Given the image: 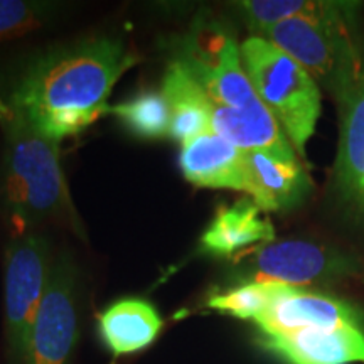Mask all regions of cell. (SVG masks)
<instances>
[{
    "mask_svg": "<svg viewBox=\"0 0 364 364\" xmlns=\"http://www.w3.org/2000/svg\"><path fill=\"white\" fill-rule=\"evenodd\" d=\"M139 63L117 36H97L36 58L7 100L44 135L61 142L107 115L113 86Z\"/></svg>",
    "mask_w": 364,
    "mask_h": 364,
    "instance_id": "6da1fadb",
    "label": "cell"
},
{
    "mask_svg": "<svg viewBox=\"0 0 364 364\" xmlns=\"http://www.w3.org/2000/svg\"><path fill=\"white\" fill-rule=\"evenodd\" d=\"M4 135L0 199L14 236L33 233L44 221H58L85 238L59 159V142L44 135L0 97Z\"/></svg>",
    "mask_w": 364,
    "mask_h": 364,
    "instance_id": "7a4b0ae2",
    "label": "cell"
},
{
    "mask_svg": "<svg viewBox=\"0 0 364 364\" xmlns=\"http://www.w3.org/2000/svg\"><path fill=\"white\" fill-rule=\"evenodd\" d=\"M240 53L257 97L284 130L295 154L306 159V145L322 113L321 88L297 61L260 36L245 39Z\"/></svg>",
    "mask_w": 364,
    "mask_h": 364,
    "instance_id": "3957f363",
    "label": "cell"
},
{
    "mask_svg": "<svg viewBox=\"0 0 364 364\" xmlns=\"http://www.w3.org/2000/svg\"><path fill=\"white\" fill-rule=\"evenodd\" d=\"M253 36L289 54L336 102L351 88L364 68V54L354 43L353 26L290 19Z\"/></svg>",
    "mask_w": 364,
    "mask_h": 364,
    "instance_id": "277c9868",
    "label": "cell"
},
{
    "mask_svg": "<svg viewBox=\"0 0 364 364\" xmlns=\"http://www.w3.org/2000/svg\"><path fill=\"white\" fill-rule=\"evenodd\" d=\"M54 260L51 243L39 233L14 236L6 248V341L11 364H26L31 329L41 306Z\"/></svg>",
    "mask_w": 364,
    "mask_h": 364,
    "instance_id": "5b68a950",
    "label": "cell"
},
{
    "mask_svg": "<svg viewBox=\"0 0 364 364\" xmlns=\"http://www.w3.org/2000/svg\"><path fill=\"white\" fill-rule=\"evenodd\" d=\"M177 61L215 103L238 110L265 107L250 83L240 46L220 26L199 27L191 33Z\"/></svg>",
    "mask_w": 364,
    "mask_h": 364,
    "instance_id": "8992f818",
    "label": "cell"
},
{
    "mask_svg": "<svg viewBox=\"0 0 364 364\" xmlns=\"http://www.w3.org/2000/svg\"><path fill=\"white\" fill-rule=\"evenodd\" d=\"M78 339L76 267L71 255L54 258L51 280L31 329L26 364H68Z\"/></svg>",
    "mask_w": 364,
    "mask_h": 364,
    "instance_id": "52a82bcc",
    "label": "cell"
},
{
    "mask_svg": "<svg viewBox=\"0 0 364 364\" xmlns=\"http://www.w3.org/2000/svg\"><path fill=\"white\" fill-rule=\"evenodd\" d=\"M245 284H280L294 289L316 284L338 270L329 252L311 241L282 240L240 255Z\"/></svg>",
    "mask_w": 364,
    "mask_h": 364,
    "instance_id": "ba28073f",
    "label": "cell"
},
{
    "mask_svg": "<svg viewBox=\"0 0 364 364\" xmlns=\"http://www.w3.org/2000/svg\"><path fill=\"white\" fill-rule=\"evenodd\" d=\"M253 322L263 338H268L299 329L361 327V316L343 300L307 292L306 289L285 287L270 307Z\"/></svg>",
    "mask_w": 364,
    "mask_h": 364,
    "instance_id": "9c48e42d",
    "label": "cell"
},
{
    "mask_svg": "<svg viewBox=\"0 0 364 364\" xmlns=\"http://www.w3.org/2000/svg\"><path fill=\"white\" fill-rule=\"evenodd\" d=\"M263 344L287 364H364L363 327L299 329L268 336Z\"/></svg>",
    "mask_w": 364,
    "mask_h": 364,
    "instance_id": "30bf717a",
    "label": "cell"
},
{
    "mask_svg": "<svg viewBox=\"0 0 364 364\" xmlns=\"http://www.w3.org/2000/svg\"><path fill=\"white\" fill-rule=\"evenodd\" d=\"M179 166L186 181L198 188L235 189L248 194L245 152L213 132L182 145Z\"/></svg>",
    "mask_w": 364,
    "mask_h": 364,
    "instance_id": "8fae6325",
    "label": "cell"
},
{
    "mask_svg": "<svg viewBox=\"0 0 364 364\" xmlns=\"http://www.w3.org/2000/svg\"><path fill=\"white\" fill-rule=\"evenodd\" d=\"M209 120L213 134L243 152H265L284 161H299L284 130L265 107L238 110L209 100Z\"/></svg>",
    "mask_w": 364,
    "mask_h": 364,
    "instance_id": "7c38bea8",
    "label": "cell"
},
{
    "mask_svg": "<svg viewBox=\"0 0 364 364\" xmlns=\"http://www.w3.org/2000/svg\"><path fill=\"white\" fill-rule=\"evenodd\" d=\"M248 194L262 211H282L302 201L311 179L299 161H284L265 152H245Z\"/></svg>",
    "mask_w": 364,
    "mask_h": 364,
    "instance_id": "4fadbf2b",
    "label": "cell"
},
{
    "mask_svg": "<svg viewBox=\"0 0 364 364\" xmlns=\"http://www.w3.org/2000/svg\"><path fill=\"white\" fill-rule=\"evenodd\" d=\"M272 241H275L272 221L263 216V211L253 201L243 199L218 209L215 220L204 231L201 248L221 257H240L252 247L258 248Z\"/></svg>",
    "mask_w": 364,
    "mask_h": 364,
    "instance_id": "5bb4252c",
    "label": "cell"
},
{
    "mask_svg": "<svg viewBox=\"0 0 364 364\" xmlns=\"http://www.w3.org/2000/svg\"><path fill=\"white\" fill-rule=\"evenodd\" d=\"M338 105L341 130L336 172L346 193L364 203V68Z\"/></svg>",
    "mask_w": 364,
    "mask_h": 364,
    "instance_id": "9a60e30c",
    "label": "cell"
},
{
    "mask_svg": "<svg viewBox=\"0 0 364 364\" xmlns=\"http://www.w3.org/2000/svg\"><path fill=\"white\" fill-rule=\"evenodd\" d=\"M100 332L115 356L147 348L156 341L164 322L156 307L142 299H122L100 314Z\"/></svg>",
    "mask_w": 364,
    "mask_h": 364,
    "instance_id": "2e32d148",
    "label": "cell"
},
{
    "mask_svg": "<svg viewBox=\"0 0 364 364\" xmlns=\"http://www.w3.org/2000/svg\"><path fill=\"white\" fill-rule=\"evenodd\" d=\"M161 91L171 108V139L184 145L213 132L208 95L177 59L167 68Z\"/></svg>",
    "mask_w": 364,
    "mask_h": 364,
    "instance_id": "e0dca14e",
    "label": "cell"
},
{
    "mask_svg": "<svg viewBox=\"0 0 364 364\" xmlns=\"http://www.w3.org/2000/svg\"><path fill=\"white\" fill-rule=\"evenodd\" d=\"M240 11L243 12L253 34H257L267 27L290 19L353 26L356 4L327 0H248L240 4Z\"/></svg>",
    "mask_w": 364,
    "mask_h": 364,
    "instance_id": "ac0fdd59",
    "label": "cell"
},
{
    "mask_svg": "<svg viewBox=\"0 0 364 364\" xmlns=\"http://www.w3.org/2000/svg\"><path fill=\"white\" fill-rule=\"evenodd\" d=\"M107 115H115L132 134L145 140L171 136V108L162 91L147 90L113 105Z\"/></svg>",
    "mask_w": 364,
    "mask_h": 364,
    "instance_id": "d6986e66",
    "label": "cell"
},
{
    "mask_svg": "<svg viewBox=\"0 0 364 364\" xmlns=\"http://www.w3.org/2000/svg\"><path fill=\"white\" fill-rule=\"evenodd\" d=\"M285 287L280 284H243L225 294L213 295L208 300V307L236 318L255 321L270 307Z\"/></svg>",
    "mask_w": 364,
    "mask_h": 364,
    "instance_id": "ffe728a7",
    "label": "cell"
},
{
    "mask_svg": "<svg viewBox=\"0 0 364 364\" xmlns=\"http://www.w3.org/2000/svg\"><path fill=\"white\" fill-rule=\"evenodd\" d=\"M51 4L27 0H0V39L22 36L49 19Z\"/></svg>",
    "mask_w": 364,
    "mask_h": 364,
    "instance_id": "44dd1931",
    "label": "cell"
}]
</instances>
